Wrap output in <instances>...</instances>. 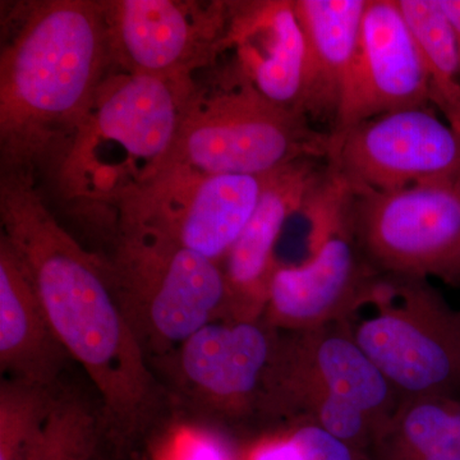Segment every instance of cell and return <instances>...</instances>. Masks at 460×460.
I'll use <instances>...</instances> for the list:
<instances>
[{"instance_id":"1","label":"cell","mask_w":460,"mask_h":460,"mask_svg":"<svg viewBox=\"0 0 460 460\" xmlns=\"http://www.w3.org/2000/svg\"><path fill=\"white\" fill-rule=\"evenodd\" d=\"M0 237L17 257L51 328L102 399L105 440L128 450L162 411V387L124 314L104 257L62 226L23 178L0 177Z\"/></svg>"},{"instance_id":"2","label":"cell","mask_w":460,"mask_h":460,"mask_svg":"<svg viewBox=\"0 0 460 460\" xmlns=\"http://www.w3.org/2000/svg\"><path fill=\"white\" fill-rule=\"evenodd\" d=\"M2 177L59 164L111 72L102 0H32L3 17Z\"/></svg>"},{"instance_id":"3","label":"cell","mask_w":460,"mask_h":460,"mask_svg":"<svg viewBox=\"0 0 460 460\" xmlns=\"http://www.w3.org/2000/svg\"><path fill=\"white\" fill-rule=\"evenodd\" d=\"M192 78L109 72L83 126L57 166L66 199L89 210L102 238L114 233V206L154 177L171 153Z\"/></svg>"},{"instance_id":"4","label":"cell","mask_w":460,"mask_h":460,"mask_svg":"<svg viewBox=\"0 0 460 460\" xmlns=\"http://www.w3.org/2000/svg\"><path fill=\"white\" fill-rule=\"evenodd\" d=\"M401 402L347 323L279 332L263 386V431L313 423L370 453Z\"/></svg>"},{"instance_id":"5","label":"cell","mask_w":460,"mask_h":460,"mask_svg":"<svg viewBox=\"0 0 460 460\" xmlns=\"http://www.w3.org/2000/svg\"><path fill=\"white\" fill-rule=\"evenodd\" d=\"M329 150L330 133L263 98L234 65L208 86L196 78L177 140L154 177L169 171L269 175L296 160H328Z\"/></svg>"},{"instance_id":"6","label":"cell","mask_w":460,"mask_h":460,"mask_svg":"<svg viewBox=\"0 0 460 460\" xmlns=\"http://www.w3.org/2000/svg\"><path fill=\"white\" fill-rule=\"evenodd\" d=\"M109 244L111 286L147 359L169 358L199 329L229 320L222 263L132 224H117Z\"/></svg>"},{"instance_id":"7","label":"cell","mask_w":460,"mask_h":460,"mask_svg":"<svg viewBox=\"0 0 460 460\" xmlns=\"http://www.w3.org/2000/svg\"><path fill=\"white\" fill-rule=\"evenodd\" d=\"M345 323L402 399L458 396V314L429 280L376 272Z\"/></svg>"},{"instance_id":"8","label":"cell","mask_w":460,"mask_h":460,"mask_svg":"<svg viewBox=\"0 0 460 460\" xmlns=\"http://www.w3.org/2000/svg\"><path fill=\"white\" fill-rule=\"evenodd\" d=\"M354 193L332 169L307 199L308 255L279 263L262 319L279 332H305L345 323L358 307L376 271L366 262L352 229Z\"/></svg>"},{"instance_id":"9","label":"cell","mask_w":460,"mask_h":460,"mask_svg":"<svg viewBox=\"0 0 460 460\" xmlns=\"http://www.w3.org/2000/svg\"><path fill=\"white\" fill-rule=\"evenodd\" d=\"M352 229L378 274L460 288V181L354 193Z\"/></svg>"},{"instance_id":"10","label":"cell","mask_w":460,"mask_h":460,"mask_svg":"<svg viewBox=\"0 0 460 460\" xmlns=\"http://www.w3.org/2000/svg\"><path fill=\"white\" fill-rule=\"evenodd\" d=\"M269 175L162 172L118 201L115 226H146L222 263L255 213Z\"/></svg>"},{"instance_id":"11","label":"cell","mask_w":460,"mask_h":460,"mask_svg":"<svg viewBox=\"0 0 460 460\" xmlns=\"http://www.w3.org/2000/svg\"><path fill=\"white\" fill-rule=\"evenodd\" d=\"M326 164L354 193L460 181V135L431 105L402 109L330 137Z\"/></svg>"},{"instance_id":"12","label":"cell","mask_w":460,"mask_h":460,"mask_svg":"<svg viewBox=\"0 0 460 460\" xmlns=\"http://www.w3.org/2000/svg\"><path fill=\"white\" fill-rule=\"evenodd\" d=\"M102 3L114 71L192 78L229 49V2Z\"/></svg>"},{"instance_id":"13","label":"cell","mask_w":460,"mask_h":460,"mask_svg":"<svg viewBox=\"0 0 460 460\" xmlns=\"http://www.w3.org/2000/svg\"><path fill=\"white\" fill-rule=\"evenodd\" d=\"M278 335L263 319L214 321L165 361L171 359L178 386L202 411L257 438L263 435V386Z\"/></svg>"},{"instance_id":"14","label":"cell","mask_w":460,"mask_h":460,"mask_svg":"<svg viewBox=\"0 0 460 460\" xmlns=\"http://www.w3.org/2000/svg\"><path fill=\"white\" fill-rule=\"evenodd\" d=\"M428 105V72L398 0H367L330 137L378 115Z\"/></svg>"},{"instance_id":"15","label":"cell","mask_w":460,"mask_h":460,"mask_svg":"<svg viewBox=\"0 0 460 460\" xmlns=\"http://www.w3.org/2000/svg\"><path fill=\"white\" fill-rule=\"evenodd\" d=\"M326 166L317 159L296 160L271 172L255 213L222 261L228 288L229 320H261L269 290L280 262L275 247L287 220L301 213Z\"/></svg>"},{"instance_id":"16","label":"cell","mask_w":460,"mask_h":460,"mask_svg":"<svg viewBox=\"0 0 460 460\" xmlns=\"http://www.w3.org/2000/svg\"><path fill=\"white\" fill-rule=\"evenodd\" d=\"M229 4L239 72L269 102L304 113L307 47L292 0Z\"/></svg>"},{"instance_id":"17","label":"cell","mask_w":460,"mask_h":460,"mask_svg":"<svg viewBox=\"0 0 460 460\" xmlns=\"http://www.w3.org/2000/svg\"><path fill=\"white\" fill-rule=\"evenodd\" d=\"M71 358L7 242L0 237V368L5 376L57 389Z\"/></svg>"},{"instance_id":"18","label":"cell","mask_w":460,"mask_h":460,"mask_svg":"<svg viewBox=\"0 0 460 460\" xmlns=\"http://www.w3.org/2000/svg\"><path fill=\"white\" fill-rule=\"evenodd\" d=\"M307 47L304 113L334 122L367 0H295Z\"/></svg>"},{"instance_id":"19","label":"cell","mask_w":460,"mask_h":460,"mask_svg":"<svg viewBox=\"0 0 460 460\" xmlns=\"http://www.w3.org/2000/svg\"><path fill=\"white\" fill-rule=\"evenodd\" d=\"M370 454L374 460H460V398L402 399Z\"/></svg>"},{"instance_id":"20","label":"cell","mask_w":460,"mask_h":460,"mask_svg":"<svg viewBox=\"0 0 460 460\" xmlns=\"http://www.w3.org/2000/svg\"><path fill=\"white\" fill-rule=\"evenodd\" d=\"M428 72L429 102L460 135V57L438 0H398Z\"/></svg>"},{"instance_id":"21","label":"cell","mask_w":460,"mask_h":460,"mask_svg":"<svg viewBox=\"0 0 460 460\" xmlns=\"http://www.w3.org/2000/svg\"><path fill=\"white\" fill-rule=\"evenodd\" d=\"M105 438L102 411L59 387L44 431L22 460H93Z\"/></svg>"},{"instance_id":"22","label":"cell","mask_w":460,"mask_h":460,"mask_svg":"<svg viewBox=\"0 0 460 460\" xmlns=\"http://www.w3.org/2000/svg\"><path fill=\"white\" fill-rule=\"evenodd\" d=\"M59 387L49 389L16 378H3L0 385V460L25 458L44 431Z\"/></svg>"},{"instance_id":"23","label":"cell","mask_w":460,"mask_h":460,"mask_svg":"<svg viewBox=\"0 0 460 460\" xmlns=\"http://www.w3.org/2000/svg\"><path fill=\"white\" fill-rule=\"evenodd\" d=\"M246 460H374L313 423L298 422L251 441Z\"/></svg>"},{"instance_id":"24","label":"cell","mask_w":460,"mask_h":460,"mask_svg":"<svg viewBox=\"0 0 460 460\" xmlns=\"http://www.w3.org/2000/svg\"><path fill=\"white\" fill-rule=\"evenodd\" d=\"M178 460H235L232 449L220 435L201 431L187 436Z\"/></svg>"},{"instance_id":"25","label":"cell","mask_w":460,"mask_h":460,"mask_svg":"<svg viewBox=\"0 0 460 460\" xmlns=\"http://www.w3.org/2000/svg\"><path fill=\"white\" fill-rule=\"evenodd\" d=\"M441 8L449 18L454 32H456V42H458L460 57V0H438Z\"/></svg>"},{"instance_id":"26","label":"cell","mask_w":460,"mask_h":460,"mask_svg":"<svg viewBox=\"0 0 460 460\" xmlns=\"http://www.w3.org/2000/svg\"><path fill=\"white\" fill-rule=\"evenodd\" d=\"M456 314H458L459 348H460V310L456 311Z\"/></svg>"},{"instance_id":"27","label":"cell","mask_w":460,"mask_h":460,"mask_svg":"<svg viewBox=\"0 0 460 460\" xmlns=\"http://www.w3.org/2000/svg\"><path fill=\"white\" fill-rule=\"evenodd\" d=\"M93 460H107L104 458V456H102V454H98V456H96V458L93 459Z\"/></svg>"}]
</instances>
